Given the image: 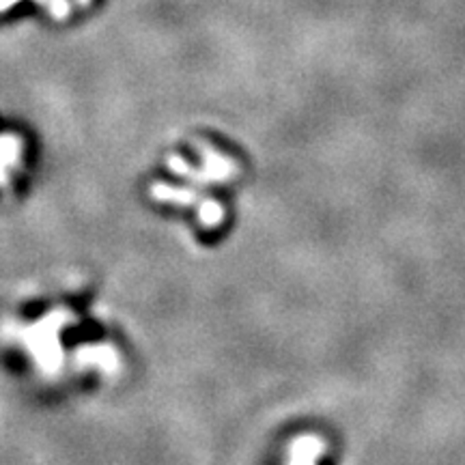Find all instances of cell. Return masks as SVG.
<instances>
[{"label":"cell","instance_id":"6da1fadb","mask_svg":"<svg viewBox=\"0 0 465 465\" xmlns=\"http://www.w3.org/2000/svg\"><path fill=\"white\" fill-rule=\"evenodd\" d=\"M83 3H84V0H83Z\"/></svg>","mask_w":465,"mask_h":465}]
</instances>
